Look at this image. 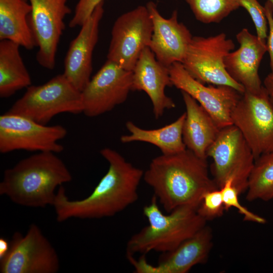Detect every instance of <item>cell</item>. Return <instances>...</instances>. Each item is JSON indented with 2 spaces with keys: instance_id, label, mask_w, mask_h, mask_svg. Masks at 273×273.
<instances>
[{
  "instance_id": "obj_10",
  "label": "cell",
  "mask_w": 273,
  "mask_h": 273,
  "mask_svg": "<svg viewBox=\"0 0 273 273\" xmlns=\"http://www.w3.org/2000/svg\"><path fill=\"white\" fill-rule=\"evenodd\" d=\"M233 124L240 130L255 160L273 151V105L263 86L256 93L245 91L231 115Z\"/></svg>"
},
{
  "instance_id": "obj_26",
  "label": "cell",
  "mask_w": 273,
  "mask_h": 273,
  "mask_svg": "<svg viewBox=\"0 0 273 273\" xmlns=\"http://www.w3.org/2000/svg\"><path fill=\"white\" fill-rule=\"evenodd\" d=\"M225 210L234 207L240 214L243 216L244 220L260 224H264L266 221L263 217L259 216L242 205L239 200L240 194L233 184L232 179L228 180L220 188Z\"/></svg>"
},
{
  "instance_id": "obj_32",
  "label": "cell",
  "mask_w": 273,
  "mask_h": 273,
  "mask_svg": "<svg viewBox=\"0 0 273 273\" xmlns=\"http://www.w3.org/2000/svg\"><path fill=\"white\" fill-rule=\"evenodd\" d=\"M10 248V243L3 237L0 238V259L2 258L8 252Z\"/></svg>"
},
{
  "instance_id": "obj_2",
  "label": "cell",
  "mask_w": 273,
  "mask_h": 273,
  "mask_svg": "<svg viewBox=\"0 0 273 273\" xmlns=\"http://www.w3.org/2000/svg\"><path fill=\"white\" fill-rule=\"evenodd\" d=\"M143 179L168 213L185 205L198 208L206 193L219 189L209 176L207 159L187 149L153 158Z\"/></svg>"
},
{
  "instance_id": "obj_15",
  "label": "cell",
  "mask_w": 273,
  "mask_h": 273,
  "mask_svg": "<svg viewBox=\"0 0 273 273\" xmlns=\"http://www.w3.org/2000/svg\"><path fill=\"white\" fill-rule=\"evenodd\" d=\"M213 234L206 225L174 250L161 253L157 265L147 262L145 255L127 258L137 273H187L195 265L205 263L213 246Z\"/></svg>"
},
{
  "instance_id": "obj_8",
  "label": "cell",
  "mask_w": 273,
  "mask_h": 273,
  "mask_svg": "<svg viewBox=\"0 0 273 273\" xmlns=\"http://www.w3.org/2000/svg\"><path fill=\"white\" fill-rule=\"evenodd\" d=\"M60 267L56 250L34 223L25 235L14 234L8 252L0 259L1 273H56Z\"/></svg>"
},
{
  "instance_id": "obj_18",
  "label": "cell",
  "mask_w": 273,
  "mask_h": 273,
  "mask_svg": "<svg viewBox=\"0 0 273 273\" xmlns=\"http://www.w3.org/2000/svg\"><path fill=\"white\" fill-rule=\"evenodd\" d=\"M239 49L231 52L225 58L226 70L231 77L242 85L245 91L252 93L263 88L259 68L267 52L266 41L243 28L236 35Z\"/></svg>"
},
{
  "instance_id": "obj_6",
  "label": "cell",
  "mask_w": 273,
  "mask_h": 273,
  "mask_svg": "<svg viewBox=\"0 0 273 273\" xmlns=\"http://www.w3.org/2000/svg\"><path fill=\"white\" fill-rule=\"evenodd\" d=\"M207 156L213 160V179L219 189L232 179L240 195L246 192L255 160L238 128L232 124L221 128Z\"/></svg>"
},
{
  "instance_id": "obj_21",
  "label": "cell",
  "mask_w": 273,
  "mask_h": 273,
  "mask_svg": "<svg viewBox=\"0 0 273 273\" xmlns=\"http://www.w3.org/2000/svg\"><path fill=\"white\" fill-rule=\"evenodd\" d=\"M28 0H0V40H8L31 50L36 47L29 24Z\"/></svg>"
},
{
  "instance_id": "obj_3",
  "label": "cell",
  "mask_w": 273,
  "mask_h": 273,
  "mask_svg": "<svg viewBox=\"0 0 273 273\" xmlns=\"http://www.w3.org/2000/svg\"><path fill=\"white\" fill-rule=\"evenodd\" d=\"M56 154L39 152L6 169L0 183V195L22 206H52L56 189L72 179L67 166Z\"/></svg>"
},
{
  "instance_id": "obj_9",
  "label": "cell",
  "mask_w": 273,
  "mask_h": 273,
  "mask_svg": "<svg viewBox=\"0 0 273 273\" xmlns=\"http://www.w3.org/2000/svg\"><path fill=\"white\" fill-rule=\"evenodd\" d=\"M67 134L61 125L48 126L8 112L0 116V152L16 150L59 153L64 147L59 141Z\"/></svg>"
},
{
  "instance_id": "obj_29",
  "label": "cell",
  "mask_w": 273,
  "mask_h": 273,
  "mask_svg": "<svg viewBox=\"0 0 273 273\" xmlns=\"http://www.w3.org/2000/svg\"><path fill=\"white\" fill-rule=\"evenodd\" d=\"M104 0H79L74 15L69 23L70 28L81 26L90 17L96 7Z\"/></svg>"
},
{
  "instance_id": "obj_31",
  "label": "cell",
  "mask_w": 273,
  "mask_h": 273,
  "mask_svg": "<svg viewBox=\"0 0 273 273\" xmlns=\"http://www.w3.org/2000/svg\"><path fill=\"white\" fill-rule=\"evenodd\" d=\"M263 86L266 90L273 105V74L270 73L265 77Z\"/></svg>"
},
{
  "instance_id": "obj_20",
  "label": "cell",
  "mask_w": 273,
  "mask_h": 273,
  "mask_svg": "<svg viewBox=\"0 0 273 273\" xmlns=\"http://www.w3.org/2000/svg\"><path fill=\"white\" fill-rule=\"evenodd\" d=\"M186 111L183 139L186 148L207 159V151L220 128L209 114L191 96L181 91Z\"/></svg>"
},
{
  "instance_id": "obj_7",
  "label": "cell",
  "mask_w": 273,
  "mask_h": 273,
  "mask_svg": "<svg viewBox=\"0 0 273 273\" xmlns=\"http://www.w3.org/2000/svg\"><path fill=\"white\" fill-rule=\"evenodd\" d=\"M235 48L224 33L203 37L193 36L181 64L187 72L200 82L231 86L241 94L244 87L227 72L224 59Z\"/></svg>"
},
{
  "instance_id": "obj_12",
  "label": "cell",
  "mask_w": 273,
  "mask_h": 273,
  "mask_svg": "<svg viewBox=\"0 0 273 273\" xmlns=\"http://www.w3.org/2000/svg\"><path fill=\"white\" fill-rule=\"evenodd\" d=\"M68 0H28L31 12L29 21L38 51L37 63L43 68L53 70L56 54L65 28L64 19L71 10Z\"/></svg>"
},
{
  "instance_id": "obj_33",
  "label": "cell",
  "mask_w": 273,
  "mask_h": 273,
  "mask_svg": "<svg viewBox=\"0 0 273 273\" xmlns=\"http://www.w3.org/2000/svg\"><path fill=\"white\" fill-rule=\"evenodd\" d=\"M267 1L270 2L271 3V4L272 5V6H273V0H267Z\"/></svg>"
},
{
  "instance_id": "obj_25",
  "label": "cell",
  "mask_w": 273,
  "mask_h": 273,
  "mask_svg": "<svg viewBox=\"0 0 273 273\" xmlns=\"http://www.w3.org/2000/svg\"><path fill=\"white\" fill-rule=\"evenodd\" d=\"M196 19L209 24L219 23L240 7L237 0H184Z\"/></svg>"
},
{
  "instance_id": "obj_14",
  "label": "cell",
  "mask_w": 273,
  "mask_h": 273,
  "mask_svg": "<svg viewBox=\"0 0 273 273\" xmlns=\"http://www.w3.org/2000/svg\"><path fill=\"white\" fill-rule=\"evenodd\" d=\"M172 86L194 99L221 129L233 124L231 115L242 94L226 85L206 86L193 77L180 62L169 67Z\"/></svg>"
},
{
  "instance_id": "obj_30",
  "label": "cell",
  "mask_w": 273,
  "mask_h": 273,
  "mask_svg": "<svg viewBox=\"0 0 273 273\" xmlns=\"http://www.w3.org/2000/svg\"><path fill=\"white\" fill-rule=\"evenodd\" d=\"M265 15L268 23V35L266 40L267 52H268L271 73L273 74V6L267 0L264 5Z\"/></svg>"
},
{
  "instance_id": "obj_11",
  "label": "cell",
  "mask_w": 273,
  "mask_h": 273,
  "mask_svg": "<svg viewBox=\"0 0 273 273\" xmlns=\"http://www.w3.org/2000/svg\"><path fill=\"white\" fill-rule=\"evenodd\" d=\"M152 32V22L146 6L122 14L112 28L107 60L132 71L142 51L149 46Z\"/></svg>"
},
{
  "instance_id": "obj_4",
  "label": "cell",
  "mask_w": 273,
  "mask_h": 273,
  "mask_svg": "<svg viewBox=\"0 0 273 273\" xmlns=\"http://www.w3.org/2000/svg\"><path fill=\"white\" fill-rule=\"evenodd\" d=\"M197 208L185 205L164 214L153 195L150 203L143 208L149 224L128 241L126 254L143 255L154 251L170 252L192 237L206 225V220L197 212Z\"/></svg>"
},
{
  "instance_id": "obj_5",
  "label": "cell",
  "mask_w": 273,
  "mask_h": 273,
  "mask_svg": "<svg viewBox=\"0 0 273 273\" xmlns=\"http://www.w3.org/2000/svg\"><path fill=\"white\" fill-rule=\"evenodd\" d=\"M81 92L63 74L39 85H30L8 110L47 125L58 114L83 113Z\"/></svg>"
},
{
  "instance_id": "obj_24",
  "label": "cell",
  "mask_w": 273,
  "mask_h": 273,
  "mask_svg": "<svg viewBox=\"0 0 273 273\" xmlns=\"http://www.w3.org/2000/svg\"><path fill=\"white\" fill-rule=\"evenodd\" d=\"M246 198L249 201L273 199V151L255 160L248 181Z\"/></svg>"
},
{
  "instance_id": "obj_23",
  "label": "cell",
  "mask_w": 273,
  "mask_h": 273,
  "mask_svg": "<svg viewBox=\"0 0 273 273\" xmlns=\"http://www.w3.org/2000/svg\"><path fill=\"white\" fill-rule=\"evenodd\" d=\"M20 46L12 41H0V97L7 98L31 85L30 75L20 52Z\"/></svg>"
},
{
  "instance_id": "obj_19",
  "label": "cell",
  "mask_w": 273,
  "mask_h": 273,
  "mask_svg": "<svg viewBox=\"0 0 273 273\" xmlns=\"http://www.w3.org/2000/svg\"><path fill=\"white\" fill-rule=\"evenodd\" d=\"M169 68L160 63L149 47L142 51L133 70L132 91H143L149 97L156 119L166 110L175 107L173 100L165 94L172 86Z\"/></svg>"
},
{
  "instance_id": "obj_16",
  "label": "cell",
  "mask_w": 273,
  "mask_h": 273,
  "mask_svg": "<svg viewBox=\"0 0 273 273\" xmlns=\"http://www.w3.org/2000/svg\"><path fill=\"white\" fill-rule=\"evenodd\" d=\"M146 6L153 24L149 47L156 59L168 68L174 63H181L193 36L186 25L178 21L177 11L174 10L166 18L154 2L150 1Z\"/></svg>"
},
{
  "instance_id": "obj_13",
  "label": "cell",
  "mask_w": 273,
  "mask_h": 273,
  "mask_svg": "<svg viewBox=\"0 0 273 273\" xmlns=\"http://www.w3.org/2000/svg\"><path fill=\"white\" fill-rule=\"evenodd\" d=\"M132 71L107 60L81 92L83 113L94 117L123 103L132 91Z\"/></svg>"
},
{
  "instance_id": "obj_27",
  "label": "cell",
  "mask_w": 273,
  "mask_h": 273,
  "mask_svg": "<svg viewBox=\"0 0 273 273\" xmlns=\"http://www.w3.org/2000/svg\"><path fill=\"white\" fill-rule=\"evenodd\" d=\"M197 211L206 221L221 216L225 209L220 189L206 193Z\"/></svg>"
},
{
  "instance_id": "obj_22",
  "label": "cell",
  "mask_w": 273,
  "mask_h": 273,
  "mask_svg": "<svg viewBox=\"0 0 273 273\" xmlns=\"http://www.w3.org/2000/svg\"><path fill=\"white\" fill-rule=\"evenodd\" d=\"M186 116L185 112L170 124L152 129L141 128L133 122L127 121L125 126L129 134L121 135L120 142L122 143L145 142L156 146L162 154L178 153L187 149L183 139V127Z\"/></svg>"
},
{
  "instance_id": "obj_28",
  "label": "cell",
  "mask_w": 273,
  "mask_h": 273,
  "mask_svg": "<svg viewBox=\"0 0 273 273\" xmlns=\"http://www.w3.org/2000/svg\"><path fill=\"white\" fill-rule=\"evenodd\" d=\"M237 1L240 6L250 15L255 27L256 35L261 40L266 41L268 28L264 7L257 0Z\"/></svg>"
},
{
  "instance_id": "obj_17",
  "label": "cell",
  "mask_w": 273,
  "mask_h": 273,
  "mask_svg": "<svg viewBox=\"0 0 273 273\" xmlns=\"http://www.w3.org/2000/svg\"><path fill=\"white\" fill-rule=\"evenodd\" d=\"M104 2L100 3L71 41L64 60L63 75L81 92L91 79L94 49L98 40L99 25L104 13Z\"/></svg>"
},
{
  "instance_id": "obj_1",
  "label": "cell",
  "mask_w": 273,
  "mask_h": 273,
  "mask_svg": "<svg viewBox=\"0 0 273 273\" xmlns=\"http://www.w3.org/2000/svg\"><path fill=\"white\" fill-rule=\"evenodd\" d=\"M100 154L109 168L92 193L81 200H70L60 186L53 204L56 219H101L123 211L138 199V188L143 178L142 169L133 166L116 150L104 148Z\"/></svg>"
}]
</instances>
